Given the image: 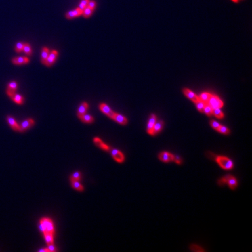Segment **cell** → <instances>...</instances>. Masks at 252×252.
I'll use <instances>...</instances> for the list:
<instances>
[{"mask_svg": "<svg viewBox=\"0 0 252 252\" xmlns=\"http://www.w3.org/2000/svg\"><path fill=\"white\" fill-rule=\"evenodd\" d=\"M12 62L15 65H22L28 63L29 62V59L26 57H17L13 58Z\"/></svg>", "mask_w": 252, "mask_h": 252, "instance_id": "7c38bea8", "label": "cell"}, {"mask_svg": "<svg viewBox=\"0 0 252 252\" xmlns=\"http://www.w3.org/2000/svg\"><path fill=\"white\" fill-rule=\"evenodd\" d=\"M40 222H41L44 225L46 231V233H48L51 235H54V233H55L54 226L53 221L50 218L48 217H45L41 218L40 220Z\"/></svg>", "mask_w": 252, "mask_h": 252, "instance_id": "7a4b0ae2", "label": "cell"}, {"mask_svg": "<svg viewBox=\"0 0 252 252\" xmlns=\"http://www.w3.org/2000/svg\"><path fill=\"white\" fill-rule=\"evenodd\" d=\"M48 249H49L50 252V251L53 252V251H56V249L55 246H54V244L48 245Z\"/></svg>", "mask_w": 252, "mask_h": 252, "instance_id": "74e56055", "label": "cell"}, {"mask_svg": "<svg viewBox=\"0 0 252 252\" xmlns=\"http://www.w3.org/2000/svg\"><path fill=\"white\" fill-rule=\"evenodd\" d=\"M221 182L222 183H227L229 185V187L231 189H232V190L235 189L238 185V182L234 176H232L230 175H228L224 177L221 179Z\"/></svg>", "mask_w": 252, "mask_h": 252, "instance_id": "277c9868", "label": "cell"}, {"mask_svg": "<svg viewBox=\"0 0 252 252\" xmlns=\"http://www.w3.org/2000/svg\"><path fill=\"white\" fill-rule=\"evenodd\" d=\"M163 125V122L162 121H160L159 122H156L155 124L154 125V127L152 129V132H151V135H154L156 134H158L162 129Z\"/></svg>", "mask_w": 252, "mask_h": 252, "instance_id": "ac0fdd59", "label": "cell"}, {"mask_svg": "<svg viewBox=\"0 0 252 252\" xmlns=\"http://www.w3.org/2000/svg\"><path fill=\"white\" fill-rule=\"evenodd\" d=\"M24 46V43H22V42H18V43H17L16 46H15V50L16 52L20 53V52L23 51Z\"/></svg>", "mask_w": 252, "mask_h": 252, "instance_id": "4dcf8cb0", "label": "cell"}, {"mask_svg": "<svg viewBox=\"0 0 252 252\" xmlns=\"http://www.w3.org/2000/svg\"><path fill=\"white\" fill-rule=\"evenodd\" d=\"M43 235L47 245L54 244V235L48 233H46Z\"/></svg>", "mask_w": 252, "mask_h": 252, "instance_id": "603a6c76", "label": "cell"}, {"mask_svg": "<svg viewBox=\"0 0 252 252\" xmlns=\"http://www.w3.org/2000/svg\"><path fill=\"white\" fill-rule=\"evenodd\" d=\"M49 53H50L49 50L47 47H44L43 49H42L41 53V61L45 65L46 64V60L49 55Z\"/></svg>", "mask_w": 252, "mask_h": 252, "instance_id": "d6986e66", "label": "cell"}, {"mask_svg": "<svg viewBox=\"0 0 252 252\" xmlns=\"http://www.w3.org/2000/svg\"><path fill=\"white\" fill-rule=\"evenodd\" d=\"M213 109L221 108L223 106V102L219 99V97L215 95H211L207 103Z\"/></svg>", "mask_w": 252, "mask_h": 252, "instance_id": "3957f363", "label": "cell"}, {"mask_svg": "<svg viewBox=\"0 0 252 252\" xmlns=\"http://www.w3.org/2000/svg\"><path fill=\"white\" fill-rule=\"evenodd\" d=\"M213 114L218 119H222L224 117V114L221 110V108L213 109Z\"/></svg>", "mask_w": 252, "mask_h": 252, "instance_id": "d4e9b609", "label": "cell"}, {"mask_svg": "<svg viewBox=\"0 0 252 252\" xmlns=\"http://www.w3.org/2000/svg\"><path fill=\"white\" fill-rule=\"evenodd\" d=\"M70 180H77V181H80L81 179V173L79 172H75L74 173L71 175L70 176Z\"/></svg>", "mask_w": 252, "mask_h": 252, "instance_id": "f1b7e54d", "label": "cell"}, {"mask_svg": "<svg viewBox=\"0 0 252 252\" xmlns=\"http://www.w3.org/2000/svg\"><path fill=\"white\" fill-rule=\"evenodd\" d=\"M11 98L14 102H15L16 103L19 104H22L24 101V99L22 96H21L20 95H19V94H16V93L13 96H12Z\"/></svg>", "mask_w": 252, "mask_h": 252, "instance_id": "44dd1931", "label": "cell"}, {"mask_svg": "<svg viewBox=\"0 0 252 252\" xmlns=\"http://www.w3.org/2000/svg\"><path fill=\"white\" fill-rule=\"evenodd\" d=\"M183 92H184V95H185L187 98H188L189 99H191V100H192V101H193L194 103H195L196 102H197V101L199 99L198 96L197 95H196L194 92H193L192 91H191L190 90H189V89H184V91H183Z\"/></svg>", "mask_w": 252, "mask_h": 252, "instance_id": "e0dca14e", "label": "cell"}, {"mask_svg": "<svg viewBox=\"0 0 252 252\" xmlns=\"http://www.w3.org/2000/svg\"><path fill=\"white\" fill-rule=\"evenodd\" d=\"M7 120L8 124H9V125L11 126V127L14 131H20L19 125L17 123L15 119L13 117H12L11 116H8L7 117Z\"/></svg>", "mask_w": 252, "mask_h": 252, "instance_id": "8fae6325", "label": "cell"}, {"mask_svg": "<svg viewBox=\"0 0 252 252\" xmlns=\"http://www.w3.org/2000/svg\"><path fill=\"white\" fill-rule=\"evenodd\" d=\"M217 131H218L219 132H220L222 134H226V135L228 134L230 132L229 130L227 127H225V126H224V125H220V127H219V129H218Z\"/></svg>", "mask_w": 252, "mask_h": 252, "instance_id": "d6a6232c", "label": "cell"}, {"mask_svg": "<svg viewBox=\"0 0 252 252\" xmlns=\"http://www.w3.org/2000/svg\"><path fill=\"white\" fill-rule=\"evenodd\" d=\"M211 94H210L209 93L207 92H204L203 93H201L199 96L198 98L200 100L205 102V103H207L210 96H211Z\"/></svg>", "mask_w": 252, "mask_h": 252, "instance_id": "4316f807", "label": "cell"}, {"mask_svg": "<svg viewBox=\"0 0 252 252\" xmlns=\"http://www.w3.org/2000/svg\"><path fill=\"white\" fill-rule=\"evenodd\" d=\"M35 124V121L32 119H28L24 120L19 125L20 132H24Z\"/></svg>", "mask_w": 252, "mask_h": 252, "instance_id": "5b68a950", "label": "cell"}, {"mask_svg": "<svg viewBox=\"0 0 252 252\" xmlns=\"http://www.w3.org/2000/svg\"><path fill=\"white\" fill-rule=\"evenodd\" d=\"M173 161H175V162H176L177 163H178V164H180V163H181V162H182V161H181V159H180V158L179 157V156H175L174 155V159H173Z\"/></svg>", "mask_w": 252, "mask_h": 252, "instance_id": "f35d334b", "label": "cell"}, {"mask_svg": "<svg viewBox=\"0 0 252 252\" xmlns=\"http://www.w3.org/2000/svg\"><path fill=\"white\" fill-rule=\"evenodd\" d=\"M79 119L81 120V121L82 122L85 123H91L93 122V121H94L93 117L92 116H91L89 114H83Z\"/></svg>", "mask_w": 252, "mask_h": 252, "instance_id": "7402d4cb", "label": "cell"}, {"mask_svg": "<svg viewBox=\"0 0 252 252\" xmlns=\"http://www.w3.org/2000/svg\"><path fill=\"white\" fill-rule=\"evenodd\" d=\"M99 109L101 110L102 112H103L104 114H106V116H109V117H112L114 112L109 108V106H108L107 104H106L105 103H101L99 105Z\"/></svg>", "mask_w": 252, "mask_h": 252, "instance_id": "9c48e42d", "label": "cell"}, {"mask_svg": "<svg viewBox=\"0 0 252 252\" xmlns=\"http://www.w3.org/2000/svg\"><path fill=\"white\" fill-rule=\"evenodd\" d=\"M190 249L193 251H204V250L201 247H200L196 245H192L190 246Z\"/></svg>", "mask_w": 252, "mask_h": 252, "instance_id": "836d02e7", "label": "cell"}, {"mask_svg": "<svg viewBox=\"0 0 252 252\" xmlns=\"http://www.w3.org/2000/svg\"><path fill=\"white\" fill-rule=\"evenodd\" d=\"M17 87H18V85L16 82L12 81L10 83H9L7 90V93L8 95L10 97L13 96L15 93V92L17 89Z\"/></svg>", "mask_w": 252, "mask_h": 252, "instance_id": "9a60e30c", "label": "cell"}, {"mask_svg": "<svg viewBox=\"0 0 252 252\" xmlns=\"http://www.w3.org/2000/svg\"><path fill=\"white\" fill-rule=\"evenodd\" d=\"M159 159L164 162H169L173 161L174 155L167 152H162L158 155Z\"/></svg>", "mask_w": 252, "mask_h": 252, "instance_id": "ba28073f", "label": "cell"}, {"mask_svg": "<svg viewBox=\"0 0 252 252\" xmlns=\"http://www.w3.org/2000/svg\"><path fill=\"white\" fill-rule=\"evenodd\" d=\"M195 103L196 104V107H197V109L198 110V111L200 112H203L204 108L205 105L207 103H205V102L200 100V99H198L197 102H195Z\"/></svg>", "mask_w": 252, "mask_h": 252, "instance_id": "484cf974", "label": "cell"}, {"mask_svg": "<svg viewBox=\"0 0 252 252\" xmlns=\"http://www.w3.org/2000/svg\"><path fill=\"white\" fill-rule=\"evenodd\" d=\"M156 122V117L155 114H151L148 123V125H147V132L149 134H151V132L152 130V129L154 127V125Z\"/></svg>", "mask_w": 252, "mask_h": 252, "instance_id": "2e32d148", "label": "cell"}, {"mask_svg": "<svg viewBox=\"0 0 252 252\" xmlns=\"http://www.w3.org/2000/svg\"><path fill=\"white\" fill-rule=\"evenodd\" d=\"M93 142L98 147H99V148L102 149V150L106 151H109L110 150V146L108 144H105L99 137H95L93 138Z\"/></svg>", "mask_w": 252, "mask_h": 252, "instance_id": "52a82bcc", "label": "cell"}, {"mask_svg": "<svg viewBox=\"0 0 252 252\" xmlns=\"http://www.w3.org/2000/svg\"><path fill=\"white\" fill-rule=\"evenodd\" d=\"M93 10L94 9H93L88 7H86L85 9L83 10L82 14H83V17L85 18H88L89 17H90L91 16V15L92 14Z\"/></svg>", "mask_w": 252, "mask_h": 252, "instance_id": "cb8c5ba5", "label": "cell"}, {"mask_svg": "<svg viewBox=\"0 0 252 252\" xmlns=\"http://www.w3.org/2000/svg\"><path fill=\"white\" fill-rule=\"evenodd\" d=\"M210 124H211L212 127L214 129H215L216 130H218V129H219V127H220V125H221V124L219 123H218L217 121H216L215 120H211V122H210Z\"/></svg>", "mask_w": 252, "mask_h": 252, "instance_id": "e575fe53", "label": "cell"}, {"mask_svg": "<svg viewBox=\"0 0 252 252\" xmlns=\"http://www.w3.org/2000/svg\"><path fill=\"white\" fill-rule=\"evenodd\" d=\"M82 12H83V10L79 8H78L74 10L70 11L68 12L66 14V16L67 19H73L74 18H76L77 16H80L82 14Z\"/></svg>", "mask_w": 252, "mask_h": 252, "instance_id": "4fadbf2b", "label": "cell"}, {"mask_svg": "<svg viewBox=\"0 0 252 252\" xmlns=\"http://www.w3.org/2000/svg\"><path fill=\"white\" fill-rule=\"evenodd\" d=\"M49 56L56 61V60L58 56V52L56 50H53L51 53H49Z\"/></svg>", "mask_w": 252, "mask_h": 252, "instance_id": "d590c367", "label": "cell"}, {"mask_svg": "<svg viewBox=\"0 0 252 252\" xmlns=\"http://www.w3.org/2000/svg\"><path fill=\"white\" fill-rule=\"evenodd\" d=\"M203 112H204L207 116H211L213 114V108L208 104L206 103L203 109Z\"/></svg>", "mask_w": 252, "mask_h": 252, "instance_id": "83f0119b", "label": "cell"}, {"mask_svg": "<svg viewBox=\"0 0 252 252\" xmlns=\"http://www.w3.org/2000/svg\"><path fill=\"white\" fill-rule=\"evenodd\" d=\"M71 186L72 187L75 189L76 190L78 191V192H83L84 190V187L80 183L79 181H77V180H72L71 181Z\"/></svg>", "mask_w": 252, "mask_h": 252, "instance_id": "ffe728a7", "label": "cell"}, {"mask_svg": "<svg viewBox=\"0 0 252 252\" xmlns=\"http://www.w3.org/2000/svg\"><path fill=\"white\" fill-rule=\"evenodd\" d=\"M111 154L114 159L119 163H123L124 161L125 157L123 154L118 150L113 149L111 151Z\"/></svg>", "mask_w": 252, "mask_h": 252, "instance_id": "8992f818", "label": "cell"}, {"mask_svg": "<svg viewBox=\"0 0 252 252\" xmlns=\"http://www.w3.org/2000/svg\"><path fill=\"white\" fill-rule=\"evenodd\" d=\"M111 118L113 119V120H114L118 123L122 124V125L127 124V122H128L127 118H125L124 116H123L121 114H119L118 113H116L114 112L113 113Z\"/></svg>", "mask_w": 252, "mask_h": 252, "instance_id": "30bf717a", "label": "cell"}, {"mask_svg": "<svg viewBox=\"0 0 252 252\" xmlns=\"http://www.w3.org/2000/svg\"><path fill=\"white\" fill-rule=\"evenodd\" d=\"M232 1H233L234 2H235V3H238V2L239 1V0H232Z\"/></svg>", "mask_w": 252, "mask_h": 252, "instance_id": "60d3db41", "label": "cell"}, {"mask_svg": "<svg viewBox=\"0 0 252 252\" xmlns=\"http://www.w3.org/2000/svg\"><path fill=\"white\" fill-rule=\"evenodd\" d=\"M89 1V0H81L78 8H79L82 10H83L86 7H88Z\"/></svg>", "mask_w": 252, "mask_h": 252, "instance_id": "1f68e13d", "label": "cell"}, {"mask_svg": "<svg viewBox=\"0 0 252 252\" xmlns=\"http://www.w3.org/2000/svg\"><path fill=\"white\" fill-rule=\"evenodd\" d=\"M216 161L224 169L229 170L233 167L232 161L226 156H218L216 158Z\"/></svg>", "mask_w": 252, "mask_h": 252, "instance_id": "6da1fadb", "label": "cell"}, {"mask_svg": "<svg viewBox=\"0 0 252 252\" xmlns=\"http://www.w3.org/2000/svg\"><path fill=\"white\" fill-rule=\"evenodd\" d=\"M88 7L91 8H92V9H94L95 8V7H96V3H95V1H90V0H89L88 5Z\"/></svg>", "mask_w": 252, "mask_h": 252, "instance_id": "8d00e7d4", "label": "cell"}, {"mask_svg": "<svg viewBox=\"0 0 252 252\" xmlns=\"http://www.w3.org/2000/svg\"><path fill=\"white\" fill-rule=\"evenodd\" d=\"M88 107L89 106L87 102H82L80 104V106H79L77 111V116L79 118H80L83 114L87 113Z\"/></svg>", "mask_w": 252, "mask_h": 252, "instance_id": "5bb4252c", "label": "cell"}, {"mask_svg": "<svg viewBox=\"0 0 252 252\" xmlns=\"http://www.w3.org/2000/svg\"><path fill=\"white\" fill-rule=\"evenodd\" d=\"M38 251H39V252H50V251H49L48 247H47V248L45 247V248H43V249H41L39 250Z\"/></svg>", "mask_w": 252, "mask_h": 252, "instance_id": "ab89813d", "label": "cell"}, {"mask_svg": "<svg viewBox=\"0 0 252 252\" xmlns=\"http://www.w3.org/2000/svg\"><path fill=\"white\" fill-rule=\"evenodd\" d=\"M23 51L24 53L28 55V56H31L32 54V49L29 44L28 43H24V46L23 48Z\"/></svg>", "mask_w": 252, "mask_h": 252, "instance_id": "f546056e", "label": "cell"}]
</instances>
